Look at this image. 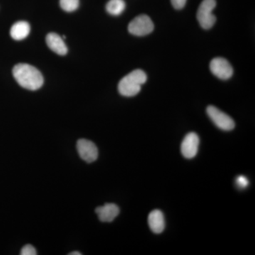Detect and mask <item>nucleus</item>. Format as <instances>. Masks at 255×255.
<instances>
[{"instance_id":"obj_1","label":"nucleus","mask_w":255,"mask_h":255,"mask_svg":"<svg viewBox=\"0 0 255 255\" xmlns=\"http://www.w3.org/2000/svg\"><path fill=\"white\" fill-rule=\"evenodd\" d=\"M15 80L20 86L29 90L41 88L43 78L39 70L31 65L19 63L15 65L12 70Z\"/></svg>"},{"instance_id":"obj_2","label":"nucleus","mask_w":255,"mask_h":255,"mask_svg":"<svg viewBox=\"0 0 255 255\" xmlns=\"http://www.w3.org/2000/svg\"><path fill=\"white\" fill-rule=\"evenodd\" d=\"M147 81V75L142 70H133L121 80L119 92L124 97H133L139 93L141 85Z\"/></svg>"},{"instance_id":"obj_3","label":"nucleus","mask_w":255,"mask_h":255,"mask_svg":"<svg viewBox=\"0 0 255 255\" xmlns=\"http://www.w3.org/2000/svg\"><path fill=\"white\" fill-rule=\"evenodd\" d=\"M216 6V0H204L199 6L196 16L201 27L204 29H209L216 22V16L213 14Z\"/></svg>"},{"instance_id":"obj_4","label":"nucleus","mask_w":255,"mask_h":255,"mask_svg":"<svg viewBox=\"0 0 255 255\" xmlns=\"http://www.w3.org/2000/svg\"><path fill=\"white\" fill-rule=\"evenodd\" d=\"M206 112L215 125L221 130L230 131L234 128L235 122L233 119L214 106L208 107Z\"/></svg>"},{"instance_id":"obj_5","label":"nucleus","mask_w":255,"mask_h":255,"mask_svg":"<svg viewBox=\"0 0 255 255\" xmlns=\"http://www.w3.org/2000/svg\"><path fill=\"white\" fill-rule=\"evenodd\" d=\"M154 24L151 18L147 15H140L130 21L128 31L137 36H146L153 31Z\"/></svg>"},{"instance_id":"obj_6","label":"nucleus","mask_w":255,"mask_h":255,"mask_svg":"<svg viewBox=\"0 0 255 255\" xmlns=\"http://www.w3.org/2000/svg\"><path fill=\"white\" fill-rule=\"evenodd\" d=\"M211 71L221 80H228L232 77L233 69L227 60L223 58H216L210 63Z\"/></svg>"},{"instance_id":"obj_7","label":"nucleus","mask_w":255,"mask_h":255,"mask_svg":"<svg viewBox=\"0 0 255 255\" xmlns=\"http://www.w3.org/2000/svg\"><path fill=\"white\" fill-rule=\"evenodd\" d=\"M77 149L80 157L89 163L95 162L98 157V149L95 144L90 140L80 139L77 143Z\"/></svg>"},{"instance_id":"obj_8","label":"nucleus","mask_w":255,"mask_h":255,"mask_svg":"<svg viewBox=\"0 0 255 255\" xmlns=\"http://www.w3.org/2000/svg\"><path fill=\"white\" fill-rule=\"evenodd\" d=\"M199 146V137L195 132H189L182 142L181 152L185 158H194L197 154Z\"/></svg>"},{"instance_id":"obj_9","label":"nucleus","mask_w":255,"mask_h":255,"mask_svg":"<svg viewBox=\"0 0 255 255\" xmlns=\"http://www.w3.org/2000/svg\"><path fill=\"white\" fill-rule=\"evenodd\" d=\"M95 212L102 222L110 223L117 217L120 210L116 204H107L97 207Z\"/></svg>"},{"instance_id":"obj_10","label":"nucleus","mask_w":255,"mask_h":255,"mask_svg":"<svg viewBox=\"0 0 255 255\" xmlns=\"http://www.w3.org/2000/svg\"><path fill=\"white\" fill-rule=\"evenodd\" d=\"M46 43L50 49L57 54L64 55L68 53V48L63 41V38L56 33H48L46 36Z\"/></svg>"},{"instance_id":"obj_11","label":"nucleus","mask_w":255,"mask_h":255,"mask_svg":"<svg viewBox=\"0 0 255 255\" xmlns=\"http://www.w3.org/2000/svg\"><path fill=\"white\" fill-rule=\"evenodd\" d=\"M148 225L151 231L156 234L163 232L165 228L164 215L159 210H154L148 216Z\"/></svg>"},{"instance_id":"obj_12","label":"nucleus","mask_w":255,"mask_h":255,"mask_svg":"<svg viewBox=\"0 0 255 255\" xmlns=\"http://www.w3.org/2000/svg\"><path fill=\"white\" fill-rule=\"evenodd\" d=\"M29 23L26 21H18L11 26L10 34L11 38L16 41H21L28 36L30 33Z\"/></svg>"},{"instance_id":"obj_13","label":"nucleus","mask_w":255,"mask_h":255,"mask_svg":"<svg viewBox=\"0 0 255 255\" xmlns=\"http://www.w3.org/2000/svg\"><path fill=\"white\" fill-rule=\"evenodd\" d=\"M126 3L124 0H110L106 6L107 12L114 16H118L124 11Z\"/></svg>"},{"instance_id":"obj_14","label":"nucleus","mask_w":255,"mask_h":255,"mask_svg":"<svg viewBox=\"0 0 255 255\" xmlns=\"http://www.w3.org/2000/svg\"><path fill=\"white\" fill-rule=\"evenodd\" d=\"M60 5L62 9L67 12H72L79 7V0H60Z\"/></svg>"},{"instance_id":"obj_15","label":"nucleus","mask_w":255,"mask_h":255,"mask_svg":"<svg viewBox=\"0 0 255 255\" xmlns=\"http://www.w3.org/2000/svg\"><path fill=\"white\" fill-rule=\"evenodd\" d=\"M236 184L240 189H246L249 184V182H248V179L246 177L241 175L236 179Z\"/></svg>"},{"instance_id":"obj_16","label":"nucleus","mask_w":255,"mask_h":255,"mask_svg":"<svg viewBox=\"0 0 255 255\" xmlns=\"http://www.w3.org/2000/svg\"><path fill=\"white\" fill-rule=\"evenodd\" d=\"M21 255H36V249L33 246L27 245L22 248L21 251Z\"/></svg>"},{"instance_id":"obj_17","label":"nucleus","mask_w":255,"mask_h":255,"mask_svg":"<svg viewBox=\"0 0 255 255\" xmlns=\"http://www.w3.org/2000/svg\"><path fill=\"white\" fill-rule=\"evenodd\" d=\"M171 2L176 9H181L185 6L187 0H171Z\"/></svg>"},{"instance_id":"obj_18","label":"nucleus","mask_w":255,"mask_h":255,"mask_svg":"<svg viewBox=\"0 0 255 255\" xmlns=\"http://www.w3.org/2000/svg\"><path fill=\"white\" fill-rule=\"evenodd\" d=\"M70 255H81L82 253H79V252H73V253H70Z\"/></svg>"}]
</instances>
